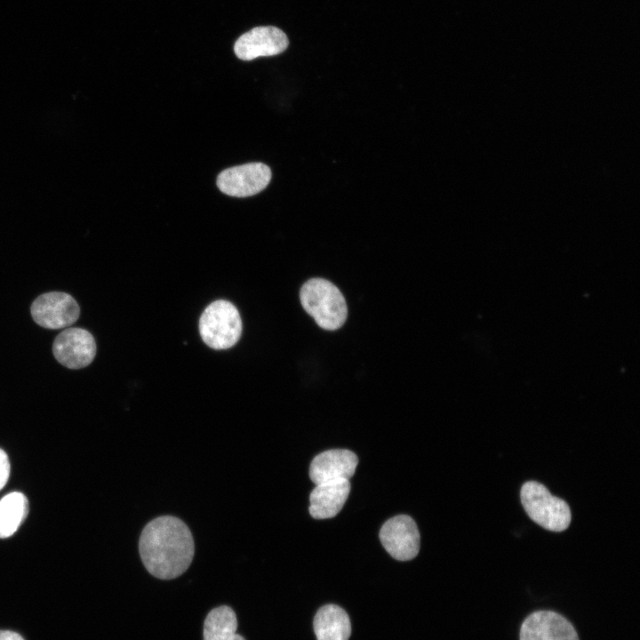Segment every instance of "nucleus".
<instances>
[{"label":"nucleus","mask_w":640,"mask_h":640,"mask_svg":"<svg viewBox=\"0 0 640 640\" xmlns=\"http://www.w3.org/2000/svg\"><path fill=\"white\" fill-rule=\"evenodd\" d=\"M381 544L395 559L407 561L420 550V532L414 520L406 515L388 519L379 534Z\"/></svg>","instance_id":"6e6552de"},{"label":"nucleus","mask_w":640,"mask_h":640,"mask_svg":"<svg viewBox=\"0 0 640 640\" xmlns=\"http://www.w3.org/2000/svg\"><path fill=\"white\" fill-rule=\"evenodd\" d=\"M300 299L306 312L324 330H337L347 319L346 300L340 291L328 280L309 279L302 285Z\"/></svg>","instance_id":"f03ea898"},{"label":"nucleus","mask_w":640,"mask_h":640,"mask_svg":"<svg viewBox=\"0 0 640 640\" xmlns=\"http://www.w3.org/2000/svg\"><path fill=\"white\" fill-rule=\"evenodd\" d=\"M0 640H24L23 637L16 632L9 630H0Z\"/></svg>","instance_id":"f3484780"},{"label":"nucleus","mask_w":640,"mask_h":640,"mask_svg":"<svg viewBox=\"0 0 640 640\" xmlns=\"http://www.w3.org/2000/svg\"><path fill=\"white\" fill-rule=\"evenodd\" d=\"M350 492L348 479H337L316 484L310 493V515L316 519L335 516L342 508Z\"/></svg>","instance_id":"f8f14e48"},{"label":"nucleus","mask_w":640,"mask_h":640,"mask_svg":"<svg viewBox=\"0 0 640 640\" xmlns=\"http://www.w3.org/2000/svg\"><path fill=\"white\" fill-rule=\"evenodd\" d=\"M199 332L204 342L213 349L233 347L242 333V320L237 308L225 300L212 302L200 316Z\"/></svg>","instance_id":"20e7f679"},{"label":"nucleus","mask_w":640,"mask_h":640,"mask_svg":"<svg viewBox=\"0 0 640 640\" xmlns=\"http://www.w3.org/2000/svg\"><path fill=\"white\" fill-rule=\"evenodd\" d=\"M520 640H580L572 623L558 612L537 611L523 621Z\"/></svg>","instance_id":"9d476101"},{"label":"nucleus","mask_w":640,"mask_h":640,"mask_svg":"<svg viewBox=\"0 0 640 640\" xmlns=\"http://www.w3.org/2000/svg\"><path fill=\"white\" fill-rule=\"evenodd\" d=\"M30 313L38 325L55 330L76 323L80 315V308L68 293L49 292L41 294L32 302Z\"/></svg>","instance_id":"39448f33"},{"label":"nucleus","mask_w":640,"mask_h":640,"mask_svg":"<svg viewBox=\"0 0 640 640\" xmlns=\"http://www.w3.org/2000/svg\"><path fill=\"white\" fill-rule=\"evenodd\" d=\"M10 475V462L7 454L0 449V490L6 484Z\"/></svg>","instance_id":"dca6fc26"},{"label":"nucleus","mask_w":640,"mask_h":640,"mask_svg":"<svg viewBox=\"0 0 640 640\" xmlns=\"http://www.w3.org/2000/svg\"><path fill=\"white\" fill-rule=\"evenodd\" d=\"M520 498L529 517L541 527L552 532L568 528L572 518L568 504L553 496L542 484L535 481L524 483Z\"/></svg>","instance_id":"7ed1b4c3"},{"label":"nucleus","mask_w":640,"mask_h":640,"mask_svg":"<svg viewBox=\"0 0 640 640\" xmlns=\"http://www.w3.org/2000/svg\"><path fill=\"white\" fill-rule=\"evenodd\" d=\"M271 176V170L265 164H244L222 171L217 178V186L228 196L246 197L262 191Z\"/></svg>","instance_id":"423d86ee"},{"label":"nucleus","mask_w":640,"mask_h":640,"mask_svg":"<svg viewBox=\"0 0 640 640\" xmlns=\"http://www.w3.org/2000/svg\"><path fill=\"white\" fill-rule=\"evenodd\" d=\"M314 630L317 640H348L351 634L349 617L336 604L324 605L315 616Z\"/></svg>","instance_id":"ddd939ff"},{"label":"nucleus","mask_w":640,"mask_h":640,"mask_svg":"<svg viewBox=\"0 0 640 640\" xmlns=\"http://www.w3.org/2000/svg\"><path fill=\"white\" fill-rule=\"evenodd\" d=\"M358 459L346 449L328 450L316 455L309 468V476L316 484L337 480L349 479L355 473Z\"/></svg>","instance_id":"9b49d317"},{"label":"nucleus","mask_w":640,"mask_h":640,"mask_svg":"<svg viewBox=\"0 0 640 640\" xmlns=\"http://www.w3.org/2000/svg\"><path fill=\"white\" fill-rule=\"evenodd\" d=\"M286 35L272 26L257 27L243 34L235 43L234 52L243 60L277 55L287 48Z\"/></svg>","instance_id":"1a4fd4ad"},{"label":"nucleus","mask_w":640,"mask_h":640,"mask_svg":"<svg viewBox=\"0 0 640 640\" xmlns=\"http://www.w3.org/2000/svg\"><path fill=\"white\" fill-rule=\"evenodd\" d=\"M237 619L228 605L209 612L204 623V640H231L236 634Z\"/></svg>","instance_id":"2eb2a0df"},{"label":"nucleus","mask_w":640,"mask_h":640,"mask_svg":"<svg viewBox=\"0 0 640 640\" xmlns=\"http://www.w3.org/2000/svg\"><path fill=\"white\" fill-rule=\"evenodd\" d=\"M55 359L69 369L89 365L96 355V342L85 329L69 327L57 335L52 344Z\"/></svg>","instance_id":"0eeeda50"},{"label":"nucleus","mask_w":640,"mask_h":640,"mask_svg":"<svg viewBox=\"0 0 640 640\" xmlns=\"http://www.w3.org/2000/svg\"><path fill=\"white\" fill-rule=\"evenodd\" d=\"M139 552L147 571L160 580H172L189 567L195 544L188 526L180 518L165 515L143 528Z\"/></svg>","instance_id":"f257e3e1"},{"label":"nucleus","mask_w":640,"mask_h":640,"mask_svg":"<svg viewBox=\"0 0 640 640\" xmlns=\"http://www.w3.org/2000/svg\"><path fill=\"white\" fill-rule=\"evenodd\" d=\"M28 513L26 496L12 492L0 500V538L4 539L16 532Z\"/></svg>","instance_id":"4468645a"},{"label":"nucleus","mask_w":640,"mask_h":640,"mask_svg":"<svg viewBox=\"0 0 640 640\" xmlns=\"http://www.w3.org/2000/svg\"><path fill=\"white\" fill-rule=\"evenodd\" d=\"M231 640H245L242 636L236 634Z\"/></svg>","instance_id":"a211bd4d"}]
</instances>
